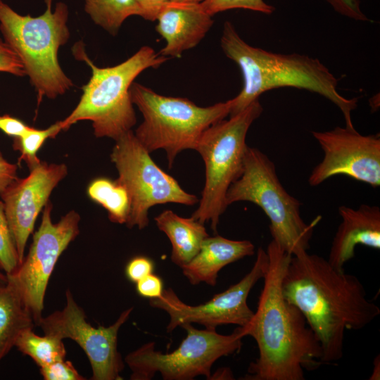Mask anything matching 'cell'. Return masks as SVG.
<instances>
[{"mask_svg":"<svg viewBox=\"0 0 380 380\" xmlns=\"http://www.w3.org/2000/svg\"><path fill=\"white\" fill-rule=\"evenodd\" d=\"M281 288L285 298L300 310L319 341L324 364L342 358L346 330L362 329L380 315V308L367 298L356 276L307 251L292 255Z\"/></svg>","mask_w":380,"mask_h":380,"instance_id":"cell-1","label":"cell"},{"mask_svg":"<svg viewBox=\"0 0 380 380\" xmlns=\"http://www.w3.org/2000/svg\"><path fill=\"white\" fill-rule=\"evenodd\" d=\"M266 252L269 266L256 311L243 327L252 336L258 357L243 380H303L305 371L324 365L319 341L300 310L283 295L281 282L292 255L272 240Z\"/></svg>","mask_w":380,"mask_h":380,"instance_id":"cell-2","label":"cell"},{"mask_svg":"<svg viewBox=\"0 0 380 380\" xmlns=\"http://www.w3.org/2000/svg\"><path fill=\"white\" fill-rule=\"evenodd\" d=\"M225 56L234 61L242 73L243 85L231 99L229 116L248 106L264 92L279 87H295L317 93L334 103L342 112L346 127L355 129L351 112L357 99H346L337 91L338 80L317 58L299 53H278L252 46L226 21L220 39Z\"/></svg>","mask_w":380,"mask_h":380,"instance_id":"cell-3","label":"cell"},{"mask_svg":"<svg viewBox=\"0 0 380 380\" xmlns=\"http://www.w3.org/2000/svg\"><path fill=\"white\" fill-rule=\"evenodd\" d=\"M72 52L77 60L90 67L91 76L82 87L83 93L77 106L61 120L62 130L79 121L89 120L96 137L115 141L132 130L137 122L129 91L134 80L145 70L158 68L168 58L156 53L151 46H144L120 64L99 68L87 56L82 43L76 44Z\"/></svg>","mask_w":380,"mask_h":380,"instance_id":"cell-4","label":"cell"},{"mask_svg":"<svg viewBox=\"0 0 380 380\" xmlns=\"http://www.w3.org/2000/svg\"><path fill=\"white\" fill-rule=\"evenodd\" d=\"M44 1V12L33 17L20 15L0 0L1 32L20 58L37 92L38 105L43 98L55 99L73 85L58 58L60 47L70 37L68 6L58 2L53 9V0Z\"/></svg>","mask_w":380,"mask_h":380,"instance_id":"cell-5","label":"cell"},{"mask_svg":"<svg viewBox=\"0 0 380 380\" xmlns=\"http://www.w3.org/2000/svg\"><path fill=\"white\" fill-rule=\"evenodd\" d=\"M129 91L143 115L134 135L150 153L164 150L170 168L179 153L196 150L204 132L229 115L232 106L230 99L201 107L186 98L160 95L136 82Z\"/></svg>","mask_w":380,"mask_h":380,"instance_id":"cell-6","label":"cell"},{"mask_svg":"<svg viewBox=\"0 0 380 380\" xmlns=\"http://www.w3.org/2000/svg\"><path fill=\"white\" fill-rule=\"evenodd\" d=\"M248 201L259 206L270 220L274 240L292 255L310 248L316 217L307 224L300 215V202L284 188L274 163L260 150L248 146L241 176L227 190L226 203Z\"/></svg>","mask_w":380,"mask_h":380,"instance_id":"cell-7","label":"cell"},{"mask_svg":"<svg viewBox=\"0 0 380 380\" xmlns=\"http://www.w3.org/2000/svg\"><path fill=\"white\" fill-rule=\"evenodd\" d=\"M262 110L259 99L254 101L229 120L209 127L196 146L205 163V179L199 205L191 217L202 224L210 222L215 234L228 206L227 190L243 170L247 132Z\"/></svg>","mask_w":380,"mask_h":380,"instance_id":"cell-8","label":"cell"},{"mask_svg":"<svg viewBox=\"0 0 380 380\" xmlns=\"http://www.w3.org/2000/svg\"><path fill=\"white\" fill-rule=\"evenodd\" d=\"M180 327L186 336L172 352L163 353L155 350L154 342H148L125 356L130 379L151 380L156 373L165 380H191L201 375L210 379L213 364L239 353L246 336L243 327L229 335L220 334L215 328L198 329L191 323Z\"/></svg>","mask_w":380,"mask_h":380,"instance_id":"cell-9","label":"cell"},{"mask_svg":"<svg viewBox=\"0 0 380 380\" xmlns=\"http://www.w3.org/2000/svg\"><path fill=\"white\" fill-rule=\"evenodd\" d=\"M110 157L118 172L116 180L126 188L130 198L127 227H146L148 210L156 205L198 203L196 196L184 191L174 177L155 163L132 130L115 140Z\"/></svg>","mask_w":380,"mask_h":380,"instance_id":"cell-10","label":"cell"},{"mask_svg":"<svg viewBox=\"0 0 380 380\" xmlns=\"http://www.w3.org/2000/svg\"><path fill=\"white\" fill-rule=\"evenodd\" d=\"M52 205L44 207L42 221L29 252L16 270L7 275L18 289L35 324L42 316L50 277L63 252L80 233V215L71 210L57 222L51 220Z\"/></svg>","mask_w":380,"mask_h":380,"instance_id":"cell-11","label":"cell"},{"mask_svg":"<svg viewBox=\"0 0 380 380\" xmlns=\"http://www.w3.org/2000/svg\"><path fill=\"white\" fill-rule=\"evenodd\" d=\"M65 298L66 303L62 310L42 317L37 326L44 334L75 341L89 360L91 379H122L120 372L125 364L118 350V334L133 308L124 310L113 324L95 327L87 321L83 309L75 302L69 289L65 292Z\"/></svg>","mask_w":380,"mask_h":380,"instance_id":"cell-12","label":"cell"},{"mask_svg":"<svg viewBox=\"0 0 380 380\" xmlns=\"http://www.w3.org/2000/svg\"><path fill=\"white\" fill-rule=\"evenodd\" d=\"M269 258L266 251L258 248L255 261L250 272L238 283L215 294L205 303L191 305L184 303L172 289H164L159 298L149 299L151 306L163 310L170 315L167 331L171 333L185 323H197L205 328L223 324L246 327L254 312L248 307V295L267 273Z\"/></svg>","mask_w":380,"mask_h":380,"instance_id":"cell-13","label":"cell"},{"mask_svg":"<svg viewBox=\"0 0 380 380\" xmlns=\"http://www.w3.org/2000/svg\"><path fill=\"white\" fill-rule=\"evenodd\" d=\"M324 152L322 160L311 172L310 186L335 175H346L374 188L380 186L379 134L362 135L355 129L336 127L312 132Z\"/></svg>","mask_w":380,"mask_h":380,"instance_id":"cell-14","label":"cell"},{"mask_svg":"<svg viewBox=\"0 0 380 380\" xmlns=\"http://www.w3.org/2000/svg\"><path fill=\"white\" fill-rule=\"evenodd\" d=\"M67 173L64 163L41 161L30 169L26 177L18 178L0 193L20 264L25 257L27 241L34 230L36 219Z\"/></svg>","mask_w":380,"mask_h":380,"instance_id":"cell-15","label":"cell"},{"mask_svg":"<svg viewBox=\"0 0 380 380\" xmlns=\"http://www.w3.org/2000/svg\"><path fill=\"white\" fill-rule=\"evenodd\" d=\"M156 20V30L165 39L159 54L179 58L195 47L213 25V15L200 4L166 1Z\"/></svg>","mask_w":380,"mask_h":380,"instance_id":"cell-16","label":"cell"},{"mask_svg":"<svg viewBox=\"0 0 380 380\" xmlns=\"http://www.w3.org/2000/svg\"><path fill=\"white\" fill-rule=\"evenodd\" d=\"M338 210L341 222L327 260L334 267L343 271L345 264L354 258L357 245L380 248V208L363 204L357 209L341 205Z\"/></svg>","mask_w":380,"mask_h":380,"instance_id":"cell-17","label":"cell"},{"mask_svg":"<svg viewBox=\"0 0 380 380\" xmlns=\"http://www.w3.org/2000/svg\"><path fill=\"white\" fill-rule=\"evenodd\" d=\"M254 253L255 246L248 240L208 236L203 240L198 253L181 268L192 285L205 282L215 286L218 273L224 267Z\"/></svg>","mask_w":380,"mask_h":380,"instance_id":"cell-18","label":"cell"},{"mask_svg":"<svg viewBox=\"0 0 380 380\" xmlns=\"http://www.w3.org/2000/svg\"><path fill=\"white\" fill-rule=\"evenodd\" d=\"M154 220L170 241L172 262L180 267L194 258L209 236L204 224L191 217H182L170 210H163Z\"/></svg>","mask_w":380,"mask_h":380,"instance_id":"cell-19","label":"cell"},{"mask_svg":"<svg viewBox=\"0 0 380 380\" xmlns=\"http://www.w3.org/2000/svg\"><path fill=\"white\" fill-rule=\"evenodd\" d=\"M35 322L15 286L8 279L0 289V361L15 346L20 334Z\"/></svg>","mask_w":380,"mask_h":380,"instance_id":"cell-20","label":"cell"},{"mask_svg":"<svg viewBox=\"0 0 380 380\" xmlns=\"http://www.w3.org/2000/svg\"><path fill=\"white\" fill-rule=\"evenodd\" d=\"M89 198L108 212L114 223L125 224L130 213L131 202L126 188L116 179L106 177L94 179L88 186Z\"/></svg>","mask_w":380,"mask_h":380,"instance_id":"cell-21","label":"cell"},{"mask_svg":"<svg viewBox=\"0 0 380 380\" xmlns=\"http://www.w3.org/2000/svg\"><path fill=\"white\" fill-rule=\"evenodd\" d=\"M84 10L97 25L113 35L127 18L142 15L136 0H85Z\"/></svg>","mask_w":380,"mask_h":380,"instance_id":"cell-22","label":"cell"},{"mask_svg":"<svg viewBox=\"0 0 380 380\" xmlns=\"http://www.w3.org/2000/svg\"><path fill=\"white\" fill-rule=\"evenodd\" d=\"M15 346L23 354L30 357L39 367L63 360L66 356L62 339L48 334L39 336L33 331V328L24 330Z\"/></svg>","mask_w":380,"mask_h":380,"instance_id":"cell-23","label":"cell"},{"mask_svg":"<svg viewBox=\"0 0 380 380\" xmlns=\"http://www.w3.org/2000/svg\"><path fill=\"white\" fill-rule=\"evenodd\" d=\"M62 131L61 121L44 129L30 127L20 137L15 138L14 147L20 152L19 160H24L29 168L39 164L37 152L49 138H55Z\"/></svg>","mask_w":380,"mask_h":380,"instance_id":"cell-24","label":"cell"},{"mask_svg":"<svg viewBox=\"0 0 380 380\" xmlns=\"http://www.w3.org/2000/svg\"><path fill=\"white\" fill-rule=\"evenodd\" d=\"M20 265L14 239L5 213L4 205L0 201V269L6 274L13 272Z\"/></svg>","mask_w":380,"mask_h":380,"instance_id":"cell-25","label":"cell"},{"mask_svg":"<svg viewBox=\"0 0 380 380\" xmlns=\"http://www.w3.org/2000/svg\"><path fill=\"white\" fill-rule=\"evenodd\" d=\"M204 10L211 15L232 9H246L265 14H272L275 8L264 0H204L201 3Z\"/></svg>","mask_w":380,"mask_h":380,"instance_id":"cell-26","label":"cell"},{"mask_svg":"<svg viewBox=\"0 0 380 380\" xmlns=\"http://www.w3.org/2000/svg\"><path fill=\"white\" fill-rule=\"evenodd\" d=\"M40 373L45 380H84L72 363L69 360H60L40 367Z\"/></svg>","mask_w":380,"mask_h":380,"instance_id":"cell-27","label":"cell"},{"mask_svg":"<svg viewBox=\"0 0 380 380\" xmlns=\"http://www.w3.org/2000/svg\"><path fill=\"white\" fill-rule=\"evenodd\" d=\"M0 72L18 77L26 75L20 58L1 38H0Z\"/></svg>","mask_w":380,"mask_h":380,"instance_id":"cell-28","label":"cell"},{"mask_svg":"<svg viewBox=\"0 0 380 380\" xmlns=\"http://www.w3.org/2000/svg\"><path fill=\"white\" fill-rule=\"evenodd\" d=\"M154 263L146 256H137L132 258L126 265L125 274L132 282L137 283L144 277L153 273Z\"/></svg>","mask_w":380,"mask_h":380,"instance_id":"cell-29","label":"cell"},{"mask_svg":"<svg viewBox=\"0 0 380 380\" xmlns=\"http://www.w3.org/2000/svg\"><path fill=\"white\" fill-rule=\"evenodd\" d=\"M136 289L141 297L153 299L161 296L163 292V282L160 277L153 273L136 283Z\"/></svg>","mask_w":380,"mask_h":380,"instance_id":"cell-30","label":"cell"},{"mask_svg":"<svg viewBox=\"0 0 380 380\" xmlns=\"http://www.w3.org/2000/svg\"><path fill=\"white\" fill-rule=\"evenodd\" d=\"M332 7L339 13L355 20H367L361 11L358 0H327Z\"/></svg>","mask_w":380,"mask_h":380,"instance_id":"cell-31","label":"cell"},{"mask_svg":"<svg viewBox=\"0 0 380 380\" xmlns=\"http://www.w3.org/2000/svg\"><path fill=\"white\" fill-rule=\"evenodd\" d=\"M30 126L15 118L8 115H0V129L8 136L19 137Z\"/></svg>","mask_w":380,"mask_h":380,"instance_id":"cell-32","label":"cell"},{"mask_svg":"<svg viewBox=\"0 0 380 380\" xmlns=\"http://www.w3.org/2000/svg\"><path fill=\"white\" fill-rule=\"evenodd\" d=\"M18 166L8 162L0 153V193L18 179Z\"/></svg>","mask_w":380,"mask_h":380,"instance_id":"cell-33","label":"cell"},{"mask_svg":"<svg viewBox=\"0 0 380 380\" xmlns=\"http://www.w3.org/2000/svg\"><path fill=\"white\" fill-rule=\"evenodd\" d=\"M142 11L141 18L146 20L155 21L156 17L167 0H136Z\"/></svg>","mask_w":380,"mask_h":380,"instance_id":"cell-34","label":"cell"},{"mask_svg":"<svg viewBox=\"0 0 380 380\" xmlns=\"http://www.w3.org/2000/svg\"><path fill=\"white\" fill-rule=\"evenodd\" d=\"M380 361H379V355L376 356V357L375 358L374 361V369H373V372L372 373V375L370 376V378L369 379L371 380H379L380 378V374H379V366H380Z\"/></svg>","mask_w":380,"mask_h":380,"instance_id":"cell-35","label":"cell"},{"mask_svg":"<svg viewBox=\"0 0 380 380\" xmlns=\"http://www.w3.org/2000/svg\"><path fill=\"white\" fill-rule=\"evenodd\" d=\"M8 283V278L6 273L0 271V289L5 286Z\"/></svg>","mask_w":380,"mask_h":380,"instance_id":"cell-36","label":"cell"},{"mask_svg":"<svg viewBox=\"0 0 380 380\" xmlns=\"http://www.w3.org/2000/svg\"><path fill=\"white\" fill-rule=\"evenodd\" d=\"M204 0H167V1L179 2V3H196L200 4Z\"/></svg>","mask_w":380,"mask_h":380,"instance_id":"cell-37","label":"cell"}]
</instances>
